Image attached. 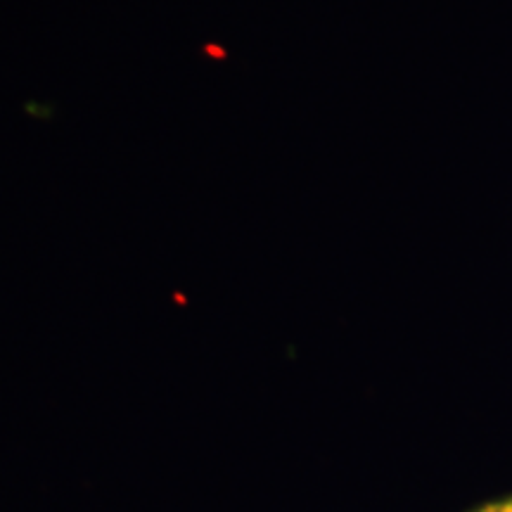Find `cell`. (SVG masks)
<instances>
[{
	"label": "cell",
	"mask_w": 512,
	"mask_h": 512,
	"mask_svg": "<svg viewBox=\"0 0 512 512\" xmlns=\"http://www.w3.org/2000/svg\"><path fill=\"white\" fill-rule=\"evenodd\" d=\"M475 512H512V498H503V501L489 503V505H484V508H479Z\"/></svg>",
	"instance_id": "1"
}]
</instances>
